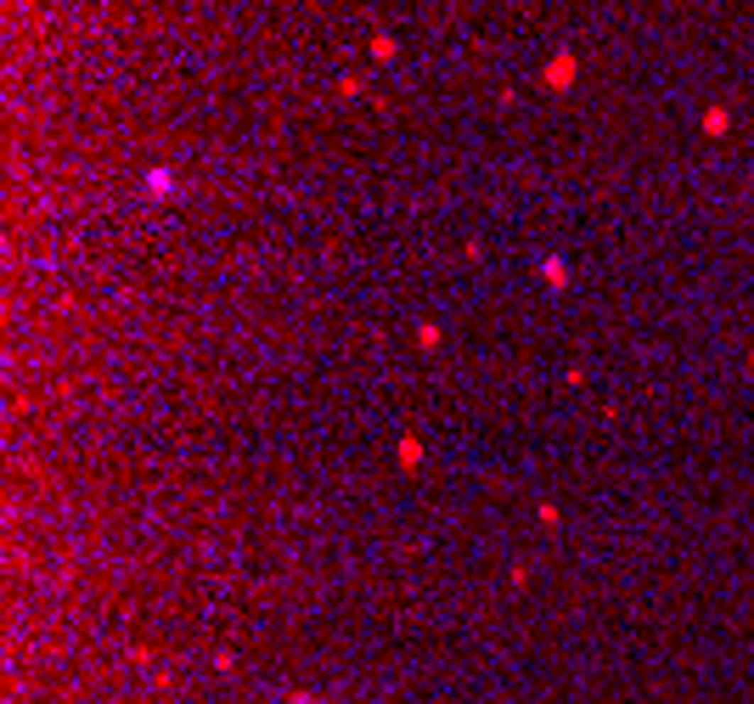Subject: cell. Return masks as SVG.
Wrapping results in <instances>:
<instances>
[{
	"instance_id": "cell-1",
	"label": "cell",
	"mask_w": 754,
	"mask_h": 704,
	"mask_svg": "<svg viewBox=\"0 0 754 704\" xmlns=\"http://www.w3.org/2000/svg\"><path fill=\"white\" fill-rule=\"evenodd\" d=\"M574 74V57H552V68H546V85H569Z\"/></svg>"
}]
</instances>
